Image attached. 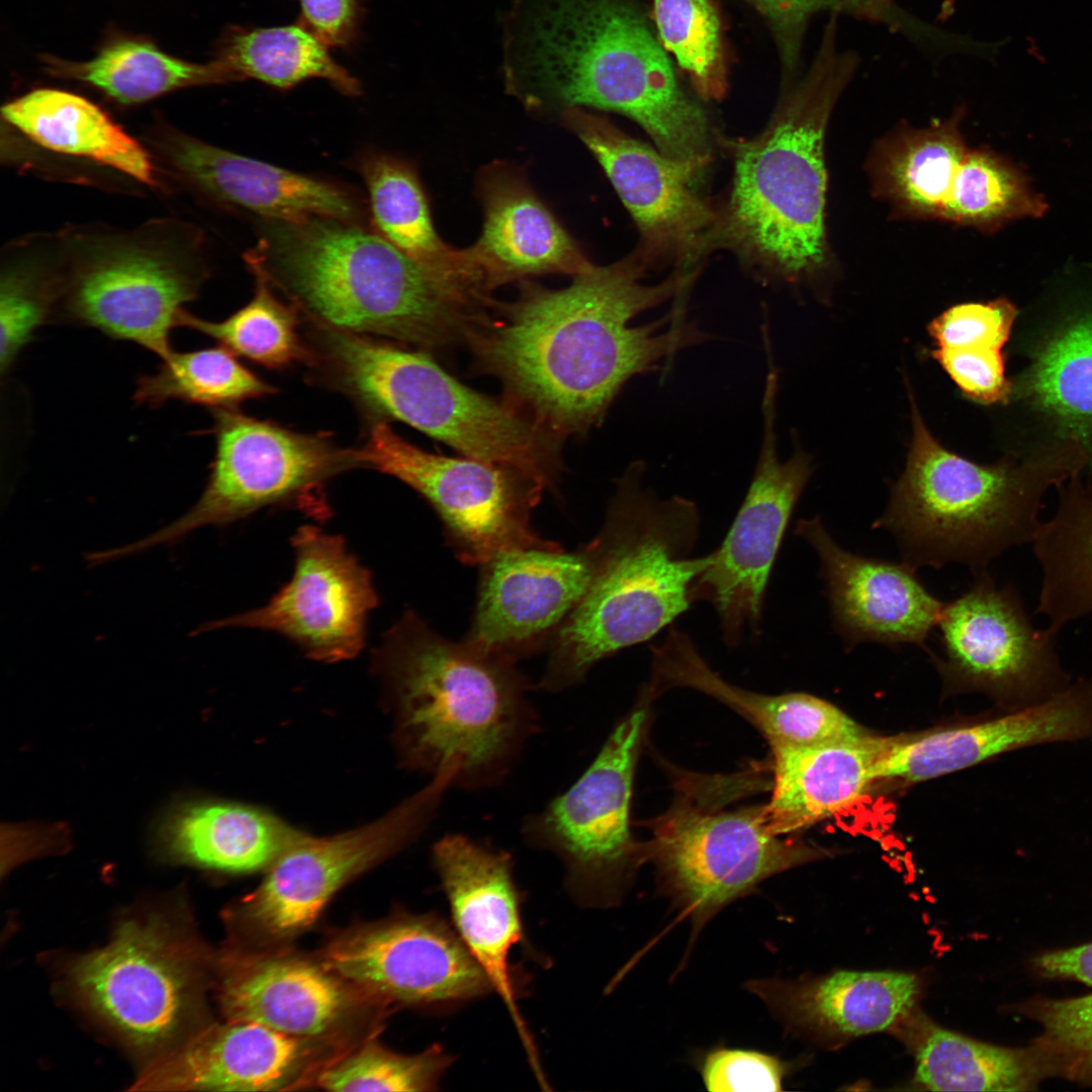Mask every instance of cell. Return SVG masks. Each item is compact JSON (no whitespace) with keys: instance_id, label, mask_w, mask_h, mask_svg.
I'll return each mask as SVG.
<instances>
[{"instance_id":"obj_47","label":"cell","mask_w":1092,"mask_h":1092,"mask_svg":"<svg viewBox=\"0 0 1092 1092\" xmlns=\"http://www.w3.org/2000/svg\"><path fill=\"white\" fill-rule=\"evenodd\" d=\"M790 1065L762 1051L717 1045L702 1053L697 1069L713 1092L783 1091Z\"/></svg>"},{"instance_id":"obj_11","label":"cell","mask_w":1092,"mask_h":1092,"mask_svg":"<svg viewBox=\"0 0 1092 1092\" xmlns=\"http://www.w3.org/2000/svg\"><path fill=\"white\" fill-rule=\"evenodd\" d=\"M216 450L210 474L196 504L183 516L130 544L102 550L104 562L180 542L207 526L221 527L273 506L296 505L326 518L323 487L334 476L363 467L357 450H344L323 436L296 433L246 416L215 408Z\"/></svg>"},{"instance_id":"obj_34","label":"cell","mask_w":1092,"mask_h":1092,"mask_svg":"<svg viewBox=\"0 0 1092 1092\" xmlns=\"http://www.w3.org/2000/svg\"><path fill=\"white\" fill-rule=\"evenodd\" d=\"M961 116L901 129L877 146L871 160L873 186L897 214L942 219L953 177L969 150Z\"/></svg>"},{"instance_id":"obj_23","label":"cell","mask_w":1092,"mask_h":1092,"mask_svg":"<svg viewBox=\"0 0 1092 1092\" xmlns=\"http://www.w3.org/2000/svg\"><path fill=\"white\" fill-rule=\"evenodd\" d=\"M795 533L818 555L833 627L844 647L867 642L926 647L944 604L921 583L914 567L845 550L818 517L799 520Z\"/></svg>"},{"instance_id":"obj_35","label":"cell","mask_w":1092,"mask_h":1092,"mask_svg":"<svg viewBox=\"0 0 1092 1092\" xmlns=\"http://www.w3.org/2000/svg\"><path fill=\"white\" fill-rule=\"evenodd\" d=\"M368 192L370 225L412 259L432 268L478 277L467 250L445 244L433 224L416 169L404 160L370 151L356 163Z\"/></svg>"},{"instance_id":"obj_39","label":"cell","mask_w":1092,"mask_h":1092,"mask_svg":"<svg viewBox=\"0 0 1092 1092\" xmlns=\"http://www.w3.org/2000/svg\"><path fill=\"white\" fill-rule=\"evenodd\" d=\"M1042 195L1016 165L988 149H969L953 177L942 219L994 233L1008 222L1041 217Z\"/></svg>"},{"instance_id":"obj_5","label":"cell","mask_w":1092,"mask_h":1092,"mask_svg":"<svg viewBox=\"0 0 1092 1092\" xmlns=\"http://www.w3.org/2000/svg\"><path fill=\"white\" fill-rule=\"evenodd\" d=\"M646 463L616 479L604 523L602 568L548 645L537 689L559 693L581 682L595 664L645 642L694 604L693 586L713 553L693 556L700 530L696 504L659 497L643 485Z\"/></svg>"},{"instance_id":"obj_32","label":"cell","mask_w":1092,"mask_h":1092,"mask_svg":"<svg viewBox=\"0 0 1092 1092\" xmlns=\"http://www.w3.org/2000/svg\"><path fill=\"white\" fill-rule=\"evenodd\" d=\"M893 1030L913 1053L916 1082L933 1091H1032L1054 1071L1035 1044L1006 1048L938 1026L912 1010Z\"/></svg>"},{"instance_id":"obj_48","label":"cell","mask_w":1092,"mask_h":1092,"mask_svg":"<svg viewBox=\"0 0 1092 1092\" xmlns=\"http://www.w3.org/2000/svg\"><path fill=\"white\" fill-rule=\"evenodd\" d=\"M1016 316L1005 298L965 302L945 309L927 328L936 348L983 347L1002 349Z\"/></svg>"},{"instance_id":"obj_3","label":"cell","mask_w":1092,"mask_h":1092,"mask_svg":"<svg viewBox=\"0 0 1092 1092\" xmlns=\"http://www.w3.org/2000/svg\"><path fill=\"white\" fill-rule=\"evenodd\" d=\"M374 660L404 762L431 777L457 763L456 789L502 786L541 730L530 698L537 688L517 662L443 637L413 610L384 634Z\"/></svg>"},{"instance_id":"obj_36","label":"cell","mask_w":1092,"mask_h":1092,"mask_svg":"<svg viewBox=\"0 0 1092 1092\" xmlns=\"http://www.w3.org/2000/svg\"><path fill=\"white\" fill-rule=\"evenodd\" d=\"M1032 548L1041 571L1036 613L1058 635L1067 624L1092 614V488L1072 484L1063 489Z\"/></svg>"},{"instance_id":"obj_14","label":"cell","mask_w":1092,"mask_h":1092,"mask_svg":"<svg viewBox=\"0 0 1092 1092\" xmlns=\"http://www.w3.org/2000/svg\"><path fill=\"white\" fill-rule=\"evenodd\" d=\"M455 769L431 777L420 791L378 820L328 837L303 833L267 870L239 907L244 929L282 941L308 929L348 882L414 842L434 819Z\"/></svg>"},{"instance_id":"obj_12","label":"cell","mask_w":1092,"mask_h":1092,"mask_svg":"<svg viewBox=\"0 0 1092 1092\" xmlns=\"http://www.w3.org/2000/svg\"><path fill=\"white\" fill-rule=\"evenodd\" d=\"M357 455L363 467L397 478L431 505L447 546L464 564L480 566L520 550L563 549L533 529V510L545 487L517 470L424 451L384 422L372 425Z\"/></svg>"},{"instance_id":"obj_45","label":"cell","mask_w":1092,"mask_h":1092,"mask_svg":"<svg viewBox=\"0 0 1092 1092\" xmlns=\"http://www.w3.org/2000/svg\"><path fill=\"white\" fill-rule=\"evenodd\" d=\"M1017 1011L1041 1027L1033 1042L1055 1076L1092 1086V993L1075 998L1033 997Z\"/></svg>"},{"instance_id":"obj_22","label":"cell","mask_w":1092,"mask_h":1092,"mask_svg":"<svg viewBox=\"0 0 1092 1092\" xmlns=\"http://www.w3.org/2000/svg\"><path fill=\"white\" fill-rule=\"evenodd\" d=\"M432 859L456 932L510 1012L531 1066L540 1068L510 966L511 950L523 936L511 853L463 833H447L434 843Z\"/></svg>"},{"instance_id":"obj_33","label":"cell","mask_w":1092,"mask_h":1092,"mask_svg":"<svg viewBox=\"0 0 1092 1092\" xmlns=\"http://www.w3.org/2000/svg\"><path fill=\"white\" fill-rule=\"evenodd\" d=\"M2 115L43 148L113 168L152 187L158 185L145 149L82 96L37 89L4 105Z\"/></svg>"},{"instance_id":"obj_51","label":"cell","mask_w":1092,"mask_h":1092,"mask_svg":"<svg viewBox=\"0 0 1092 1092\" xmlns=\"http://www.w3.org/2000/svg\"><path fill=\"white\" fill-rule=\"evenodd\" d=\"M305 26L328 46H345L354 37L357 0H299Z\"/></svg>"},{"instance_id":"obj_8","label":"cell","mask_w":1092,"mask_h":1092,"mask_svg":"<svg viewBox=\"0 0 1092 1092\" xmlns=\"http://www.w3.org/2000/svg\"><path fill=\"white\" fill-rule=\"evenodd\" d=\"M669 808L646 822L647 862L658 893L692 926V940L733 902L765 880L818 858L803 842L772 834L762 805L726 809L755 785L748 774L698 776L677 770Z\"/></svg>"},{"instance_id":"obj_16","label":"cell","mask_w":1092,"mask_h":1092,"mask_svg":"<svg viewBox=\"0 0 1092 1092\" xmlns=\"http://www.w3.org/2000/svg\"><path fill=\"white\" fill-rule=\"evenodd\" d=\"M291 578L260 608L207 622L198 632L253 628L282 635L313 660H348L365 646L368 615L378 597L370 571L340 535L303 525L291 538Z\"/></svg>"},{"instance_id":"obj_26","label":"cell","mask_w":1092,"mask_h":1092,"mask_svg":"<svg viewBox=\"0 0 1092 1092\" xmlns=\"http://www.w3.org/2000/svg\"><path fill=\"white\" fill-rule=\"evenodd\" d=\"M320 1040L296 1037L250 1021L229 1020L196 1031L161 1054L135 1090L274 1091L302 1083Z\"/></svg>"},{"instance_id":"obj_41","label":"cell","mask_w":1092,"mask_h":1092,"mask_svg":"<svg viewBox=\"0 0 1092 1092\" xmlns=\"http://www.w3.org/2000/svg\"><path fill=\"white\" fill-rule=\"evenodd\" d=\"M1023 386L1064 425L1092 432V314L1075 318L1042 346Z\"/></svg>"},{"instance_id":"obj_46","label":"cell","mask_w":1092,"mask_h":1092,"mask_svg":"<svg viewBox=\"0 0 1092 1092\" xmlns=\"http://www.w3.org/2000/svg\"><path fill=\"white\" fill-rule=\"evenodd\" d=\"M54 290L28 270L10 269L0 287V366L4 374L48 318Z\"/></svg>"},{"instance_id":"obj_42","label":"cell","mask_w":1092,"mask_h":1092,"mask_svg":"<svg viewBox=\"0 0 1092 1092\" xmlns=\"http://www.w3.org/2000/svg\"><path fill=\"white\" fill-rule=\"evenodd\" d=\"M256 279L251 301L228 318L211 322L199 318L185 309L178 326L206 335L234 354L271 368H280L300 361L306 356L298 331L294 310L278 299L264 272L248 264Z\"/></svg>"},{"instance_id":"obj_53","label":"cell","mask_w":1092,"mask_h":1092,"mask_svg":"<svg viewBox=\"0 0 1092 1092\" xmlns=\"http://www.w3.org/2000/svg\"><path fill=\"white\" fill-rule=\"evenodd\" d=\"M869 2L876 13L878 20L893 18L889 12L893 0H869Z\"/></svg>"},{"instance_id":"obj_49","label":"cell","mask_w":1092,"mask_h":1092,"mask_svg":"<svg viewBox=\"0 0 1092 1092\" xmlns=\"http://www.w3.org/2000/svg\"><path fill=\"white\" fill-rule=\"evenodd\" d=\"M1001 350L935 347L930 355L965 396L980 403L993 404L1004 401L1010 392Z\"/></svg>"},{"instance_id":"obj_29","label":"cell","mask_w":1092,"mask_h":1092,"mask_svg":"<svg viewBox=\"0 0 1092 1092\" xmlns=\"http://www.w3.org/2000/svg\"><path fill=\"white\" fill-rule=\"evenodd\" d=\"M479 194L483 228L467 251L490 291L530 276H574L593 264L516 170L487 169Z\"/></svg>"},{"instance_id":"obj_25","label":"cell","mask_w":1092,"mask_h":1092,"mask_svg":"<svg viewBox=\"0 0 1092 1092\" xmlns=\"http://www.w3.org/2000/svg\"><path fill=\"white\" fill-rule=\"evenodd\" d=\"M170 167L196 190L262 220L314 216L367 223V200L338 183L238 155L180 132L161 142Z\"/></svg>"},{"instance_id":"obj_43","label":"cell","mask_w":1092,"mask_h":1092,"mask_svg":"<svg viewBox=\"0 0 1092 1092\" xmlns=\"http://www.w3.org/2000/svg\"><path fill=\"white\" fill-rule=\"evenodd\" d=\"M452 1060L436 1044L417 1055H402L371 1039L339 1060L327 1062L314 1083L335 1092L434 1091Z\"/></svg>"},{"instance_id":"obj_28","label":"cell","mask_w":1092,"mask_h":1092,"mask_svg":"<svg viewBox=\"0 0 1092 1092\" xmlns=\"http://www.w3.org/2000/svg\"><path fill=\"white\" fill-rule=\"evenodd\" d=\"M919 986L916 976L898 972H837L744 983L787 1031L815 1039L893 1029L915 1009Z\"/></svg>"},{"instance_id":"obj_30","label":"cell","mask_w":1092,"mask_h":1092,"mask_svg":"<svg viewBox=\"0 0 1092 1092\" xmlns=\"http://www.w3.org/2000/svg\"><path fill=\"white\" fill-rule=\"evenodd\" d=\"M302 834L259 808L185 797L163 811L151 841L163 859L221 873L247 874L268 870Z\"/></svg>"},{"instance_id":"obj_6","label":"cell","mask_w":1092,"mask_h":1092,"mask_svg":"<svg viewBox=\"0 0 1092 1092\" xmlns=\"http://www.w3.org/2000/svg\"><path fill=\"white\" fill-rule=\"evenodd\" d=\"M535 49L541 90L559 105L625 114L663 155L707 164V118L684 93L660 43L629 5L559 0L539 22Z\"/></svg>"},{"instance_id":"obj_13","label":"cell","mask_w":1092,"mask_h":1092,"mask_svg":"<svg viewBox=\"0 0 1092 1092\" xmlns=\"http://www.w3.org/2000/svg\"><path fill=\"white\" fill-rule=\"evenodd\" d=\"M202 954L163 917L130 919L107 945L75 962L70 981L79 999L127 1041L160 1049L196 1013Z\"/></svg>"},{"instance_id":"obj_18","label":"cell","mask_w":1092,"mask_h":1092,"mask_svg":"<svg viewBox=\"0 0 1092 1092\" xmlns=\"http://www.w3.org/2000/svg\"><path fill=\"white\" fill-rule=\"evenodd\" d=\"M941 665L964 682L1024 706L1070 685L1056 650L1057 635L1035 629L1013 584L998 586L987 570L943 605Z\"/></svg>"},{"instance_id":"obj_31","label":"cell","mask_w":1092,"mask_h":1092,"mask_svg":"<svg viewBox=\"0 0 1092 1092\" xmlns=\"http://www.w3.org/2000/svg\"><path fill=\"white\" fill-rule=\"evenodd\" d=\"M892 738L869 734L821 746H770L771 796L762 805L768 830L795 833L854 804L875 781V765Z\"/></svg>"},{"instance_id":"obj_2","label":"cell","mask_w":1092,"mask_h":1092,"mask_svg":"<svg viewBox=\"0 0 1092 1092\" xmlns=\"http://www.w3.org/2000/svg\"><path fill=\"white\" fill-rule=\"evenodd\" d=\"M258 226L246 262L337 330L445 348L466 341L490 307L474 277L424 265L367 223L314 216Z\"/></svg>"},{"instance_id":"obj_38","label":"cell","mask_w":1092,"mask_h":1092,"mask_svg":"<svg viewBox=\"0 0 1092 1092\" xmlns=\"http://www.w3.org/2000/svg\"><path fill=\"white\" fill-rule=\"evenodd\" d=\"M216 60L234 81L251 78L287 89L322 78L343 94L361 92L359 82L333 60L328 44L305 25L235 29L223 40Z\"/></svg>"},{"instance_id":"obj_1","label":"cell","mask_w":1092,"mask_h":1092,"mask_svg":"<svg viewBox=\"0 0 1092 1092\" xmlns=\"http://www.w3.org/2000/svg\"><path fill=\"white\" fill-rule=\"evenodd\" d=\"M650 264L637 249L609 266L592 264L561 289L526 283L466 338L478 366L498 378L513 405L559 440L598 427L623 386L713 337L679 303L651 323L638 314L681 293L695 273L641 280Z\"/></svg>"},{"instance_id":"obj_37","label":"cell","mask_w":1092,"mask_h":1092,"mask_svg":"<svg viewBox=\"0 0 1092 1092\" xmlns=\"http://www.w3.org/2000/svg\"><path fill=\"white\" fill-rule=\"evenodd\" d=\"M46 65L50 74L86 83L122 104L141 103L182 88L234 81L216 59L202 65L189 63L140 38L110 41L87 62L48 58Z\"/></svg>"},{"instance_id":"obj_40","label":"cell","mask_w":1092,"mask_h":1092,"mask_svg":"<svg viewBox=\"0 0 1092 1092\" xmlns=\"http://www.w3.org/2000/svg\"><path fill=\"white\" fill-rule=\"evenodd\" d=\"M225 347L191 352L171 351L156 373L139 378L133 393L138 404L158 406L170 399L190 404L232 407L243 400L274 393Z\"/></svg>"},{"instance_id":"obj_10","label":"cell","mask_w":1092,"mask_h":1092,"mask_svg":"<svg viewBox=\"0 0 1092 1092\" xmlns=\"http://www.w3.org/2000/svg\"><path fill=\"white\" fill-rule=\"evenodd\" d=\"M651 702L641 695L579 778L521 824L527 845L559 859L568 892L583 906L619 905L647 862L630 810Z\"/></svg>"},{"instance_id":"obj_15","label":"cell","mask_w":1092,"mask_h":1092,"mask_svg":"<svg viewBox=\"0 0 1092 1092\" xmlns=\"http://www.w3.org/2000/svg\"><path fill=\"white\" fill-rule=\"evenodd\" d=\"M761 399L762 437L755 470L741 507L713 560L693 586V600L711 604L722 638L734 647L746 632L757 636L771 569L796 505L813 472L812 459L795 448L778 452L779 371L767 363Z\"/></svg>"},{"instance_id":"obj_21","label":"cell","mask_w":1092,"mask_h":1092,"mask_svg":"<svg viewBox=\"0 0 1092 1092\" xmlns=\"http://www.w3.org/2000/svg\"><path fill=\"white\" fill-rule=\"evenodd\" d=\"M199 277L167 255L140 246L101 250L80 267L66 292V316L161 358Z\"/></svg>"},{"instance_id":"obj_4","label":"cell","mask_w":1092,"mask_h":1092,"mask_svg":"<svg viewBox=\"0 0 1092 1092\" xmlns=\"http://www.w3.org/2000/svg\"><path fill=\"white\" fill-rule=\"evenodd\" d=\"M858 67L838 48L832 14L814 61L765 129L734 144L730 197L705 252L735 251L767 279L796 284L826 267L824 136L830 115Z\"/></svg>"},{"instance_id":"obj_7","label":"cell","mask_w":1092,"mask_h":1092,"mask_svg":"<svg viewBox=\"0 0 1092 1092\" xmlns=\"http://www.w3.org/2000/svg\"><path fill=\"white\" fill-rule=\"evenodd\" d=\"M908 390L912 438L905 468L873 527L888 530L915 569L958 562L977 575L1009 548L1032 543L1043 490L1064 472L983 465L949 451Z\"/></svg>"},{"instance_id":"obj_27","label":"cell","mask_w":1092,"mask_h":1092,"mask_svg":"<svg viewBox=\"0 0 1092 1092\" xmlns=\"http://www.w3.org/2000/svg\"><path fill=\"white\" fill-rule=\"evenodd\" d=\"M218 981L229 1020L321 1040L353 1015L365 994L324 963L275 952H228Z\"/></svg>"},{"instance_id":"obj_9","label":"cell","mask_w":1092,"mask_h":1092,"mask_svg":"<svg viewBox=\"0 0 1092 1092\" xmlns=\"http://www.w3.org/2000/svg\"><path fill=\"white\" fill-rule=\"evenodd\" d=\"M331 332L335 364L364 402L465 457L517 470L545 488L556 485L558 440L520 410L465 386L422 352Z\"/></svg>"},{"instance_id":"obj_52","label":"cell","mask_w":1092,"mask_h":1092,"mask_svg":"<svg viewBox=\"0 0 1092 1092\" xmlns=\"http://www.w3.org/2000/svg\"><path fill=\"white\" fill-rule=\"evenodd\" d=\"M1031 964L1042 978L1075 980L1092 987V941L1043 951L1035 956Z\"/></svg>"},{"instance_id":"obj_20","label":"cell","mask_w":1092,"mask_h":1092,"mask_svg":"<svg viewBox=\"0 0 1092 1092\" xmlns=\"http://www.w3.org/2000/svg\"><path fill=\"white\" fill-rule=\"evenodd\" d=\"M562 121L593 153L635 220L638 250L651 267L661 260L695 261L705 253L719 211L692 189L701 165L671 159L579 107Z\"/></svg>"},{"instance_id":"obj_24","label":"cell","mask_w":1092,"mask_h":1092,"mask_svg":"<svg viewBox=\"0 0 1092 1092\" xmlns=\"http://www.w3.org/2000/svg\"><path fill=\"white\" fill-rule=\"evenodd\" d=\"M1092 738V675L1048 698L974 725L893 737L874 779L922 782L1017 748Z\"/></svg>"},{"instance_id":"obj_50","label":"cell","mask_w":1092,"mask_h":1092,"mask_svg":"<svg viewBox=\"0 0 1092 1092\" xmlns=\"http://www.w3.org/2000/svg\"><path fill=\"white\" fill-rule=\"evenodd\" d=\"M768 18L781 44L785 63L795 66L810 18L818 12L848 13L878 20L869 0H752Z\"/></svg>"},{"instance_id":"obj_17","label":"cell","mask_w":1092,"mask_h":1092,"mask_svg":"<svg viewBox=\"0 0 1092 1092\" xmlns=\"http://www.w3.org/2000/svg\"><path fill=\"white\" fill-rule=\"evenodd\" d=\"M323 963L365 994L447 1007L493 991L455 929L435 915H395L333 938Z\"/></svg>"},{"instance_id":"obj_19","label":"cell","mask_w":1092,"mask_h":1092,"mask_svg":"<svg viewBox=\"0 0 1092 1092\" xmlns=\"http://www.w3.org/2000/svg\"><path fill=\"white\" fill-rule=\"evenodd\" d=\"M605 549L599 531L570 552L520 550L483 563L465 640L515 662L548 648L593 585Z\"/></svg>"},{"instance_id":"obj_44","label":"cell","mask_w":1092,"mask_h":1092,"mask_svg":"<svg viewBox=\"0 0 1092 1092\" xmlns=\"http://www.w3.org/2000/svg\"><path fill=\"white\" fill-rule=\"evenodd\" d=\"M658 34L697 91L718 99L727 88L721 22L713 0H653Z\"/></svg>"}]
</instances>
